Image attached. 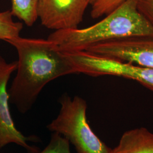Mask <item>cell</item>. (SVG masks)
Instances as JSON below:
<instances>
[{
  "label": "cell",
  "instance_id": "6da1fadb",
  "mask_svg": "<svg viewBox=\"0 0 153 153\" xmlns=\"http://www.w3.org/2000/svg\"><path fill=\"white\" fill-rule=\"evenodd\" d=\"M7 42L15 47L18 55L16 76L7 90L9 103L21 114L31 109L49 82L60 76L76 74L69 57L48 39L19 36Z\"/></svg>",
  "mask_w": 153,
  "mask_h": 153
},
{
  "label": "cell",
  "instance_id": "7a4b0ae2",
  "mask_svg": "<svg viewBox=\"0 0 153 153\" xmlns=\"http://www.w3.org/2000/svg\"><path fill=\"white\" fill-rule=\"evenodd\" d=\"M133 36H153V26L138 12L136 0H126L100 21L82 29L55 31L48 39L64 52Z\"/></svg>",
  "mask_w": 153,
  "mask_h": 153
},
{
  "label": "cell",
  "instance_id": "3957f363",
  "mask_svg": "<svg viewBox=\"0 0 153 153\" xmlns=\"http://www.w3.org/2000/svg\"><path fill=\"white\" fill-rule=\"evenodd\" d=\"M59 115L47 126L48 130L56 132L72 144L77 153H110L112 149L93 131L88 124L85 99L64 94L59 99Z\"/></svg>",
  "mask_w": 153,
  "mask_h": 153
},
{
  "label": "cell",
  "instance_id": "277c9868",
  "mask_svg": "<svg viewBox=\"0 0 153 153\" xmlns=\"http://www.w3.org/2000/svg\"><path fill=\"white\" fill-rule=\"evenodd\" d=\"M64 52L71 61L76 74L123 77L138 82L153 91V69L87 51Z\"/></svg>",
  "mask_w": 153,
  "mask_h": 153
},
{
  "label": "cell",
  "instance_id": "5b68a950",
  "mask_svg": "<svg viewBox=\"0 0 153 153\" xmlns=\"http://www.w3.org/2000/svg\"><path fill=\"white\" fill-rule=\"evenodd\" d=\"M17 61L7 63L0 56V149L9 143H15L27 150L28 153H38L39 148L28 142H38L35 136L26 137L16 127L9 109V97L7 85L11 74L17 68Z\"/></svg>",
  "mask_w": 153,
  "mask_h": 153
},
{
  "label": "cell",
  "instance_id": "8992f818",
  "mask_svg": "<svg viewBox=\"0 0 153 153\" xmlns=\"http://www.w3.org/2000/svg\"><path fill=\"white\" fill-rule=\"evenodd\" d=\"M153 69V36H133L110 40L85 50Z\"/></svg>",
  "mask_w": 153,
  "mask_h": 153
},
{
  "label": "cell",
  "instance_id": "52a82bcc",
  "mask_svg": "<svg viewBox=\"0 0 153 153\" xmlns=\"http://www.w3.org/2000/svg\"><path fill=\"white\" fill-rule=\"evenodd\" d=\"M88 0H38L36 14L43 26L55 31L78 28Z\"/></svg>",
  "mask_w": 153,
  "mask_h": 153
},
{
  "label": "cell",
  "instance_id": "ba28073f",
  "mask_svg": "<svg viewBox=\"0 0 153 153\" xmlns=\"http://www.w3.org/2000/svg\"><path fill=\"white\" fill-rule=\"evenodd\" d=\"M110 153H153V133L144 127L125 131Z\"/></svg>",
  "mask_w": 153,
  "mask_h": 153
},
{
  "label": "cell",
  "instance_id": "9c48e42d",
  "mask_svg": "<svg viewBox=\"0 0 153 153\" xmlns=\"http://www.w3.org/2000/svg\"><path fill=\"white\" fill-rule=\"evenodd\" d=\"M10 10L14 16L21 20L28 27L36 21V5L38 0H11Z\"/></svg>",
  "mask_w": 153,
  "mask_h": 153
},
{
  "label": "cell",
  "instance_id": "30bf717a",
  "mask_svg": "<svg viewBox=\"0 0 153 153\" xmlns=\"http://www.w3.org/2000/svg\"><path fill=\"white\" fill-rule=\"evenodd\" d=\"M10 10L0 12V39L6 42L20 36L21 22H14Z\"/></svg>",
  "mask_w": 153,
  "mask_h": 153
},
{
  "label": "cell",
  "instance_id": "8fae6325",
  "mask_svg": "<svg viewBox=\"0 0 153 153\" xmlns=\"http://www.w3.org/2000/svg\"><path fill=\"white\" fill-rule=\"evenodd\" d=\"M70 142L60 134L52 132L48 145L38 153H71Z\"/></svg>",
  "mask_w": 153,
  "mask_h": 153
},
{
  "label": "cell",
  "instance_id": "7c38bea8",
  "mask_svg": "<svg viewBox=\"0 0 153 153\" xmlns=\"http://www.w3.org/2000/svg\"><path fill=\"white\" fill-rule=\"evenodd\" d=\"M126 0H95L91 4V16L94 19L106 16Z\"/></svg>",
  "mask_w": 153,
  "mask_h": 153
},
{
  "label": "cell",
  "instance_id": "4fadbf2b",
  "mask_svg": "<svg viewBox=\"0 0 153 153\" xmlns=\"http://www.w3.org/2000/svg\"><path fill=\"white\" fill-rule=\"evenodd\" d=\"M138 12L153 26V0H136Z\"/></svg>",
  "mask_w": 153,
  "mask_h": 153
},
{
  "label": "cell",
  "instance_id": "5bb4252c",
  "mask_svg": "<svg viewBox=\"0 0 153 153\" xmlns=\"http://www.w3.org/2000/svg\"><path fill=\"white\" fill-rule=\"evenodd\" d=\"M88 2H89V4L91 5V4H93V2H94L95 0H88Z\"/></svg>",
  "mask_w": 153,
  "mask_h": 153
}]
</instances>
